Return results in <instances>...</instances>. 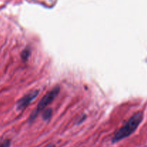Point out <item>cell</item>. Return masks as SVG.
Wrapping results in <instances>:
<instances>
[{
    "mask_svg": "<svg viewBox=\"0 0 147 147\" xmlns=\"http://www.w3.org/2000/svg\"><path fill=\"white\" fill-rule=\"evenodd\" d=\"M47 147H55V145H53V144H50V145H49V146H47Z\"/></svg>",
    "mask_w": 147,
    "mask_h": 147,
    "instance_id": "52a82bcc",
    "label": "cell"
},
{
    "mask_svg": "<svg viewBox=\"0 0 147 147\" xmlns=\"http://www.w3.org/2000/svg\"><path fill=\"white\" fill-rule=\"evenodd\" d=\"M143 119V114L141 112L136 113L128 120V121L118 131L112 139L113 143H116L123 139L129 137L137 129Z\"/></svg>",
    "mask_w": 147,
    "mask_h": 147,
    "instance_id": "6da1fadb",
    "label": "cell"
},
{
    "mask_svg": "<svg viewBox=\"0 0 147 147\" xmlns=\"http://www.w3.org/2000/svg\"><path fill=\"white\" fill-rule=\"evenodd\" d=\"M51 115H52V110L51 109H46L45 111H44L43 113V119L45 120H47V119H50L51 117Z\"/></svg>",
    "mask_w": 147,
    "mask_h": 147,
    "instance_id": "277c9868",
    "label": "cell"
},
{
    "mask_svg": "<svg viewBox=\"0 0 147 147\" xmlns=\"http://www.w3.org/2000/svg\"><path fill=\"white\" fill-rule=\"evenodd\" d=\"M10 145H11V142L9 139H7L0 144V147H10Z\"/></svg>",
    "mask_w": 147,
    "mask_h": 147,
    "instance_id": "5b68a950",
    "label": "cell"
},
{
    "mask_svg": "<svg viewBox=\"0 0 147 147\" xmlns=\"http://www.w3.org/2000/svg\"><path fill=\"white\" fill-rule=\"evenodd\" d=\"M39 94V90H33L30 93H27L24 96H23L21 99L17 101V109L18 111H21L27 107L34 99L36 98Z\"/></svg>",
    "mask_w": 147,
    "mask_h": 147,
    "instance_id": "3957f363",
    "label": "cell"
},
{
    "mask_svg": "<svg viewBox=\"0 0 147 147\" xmlns=\"http://www.w3.org/2000/svg\"><path fill=\"white\" fill-rule=\"evenodd\" d=\"M29 53H30V51H29V50H24V51L22 52V57L23 59H24V60H27V57H28L29 56Z\"/></svg>",
    "mask_w": 147,
    "mask_h": 147,
    "instance_id": "8992f818",
    "label": "cell"
},
{
    "mask_svg": "<svg viewBox=\"0 0 147 147\" xmlns=\"http://www.w3.org/2000/svg\"><path fill=\"white\" fill-rule=\"evenodd\" d=\"M59 92H60V87H59V86H55V87L53 88L51 90H50V91H49L48 93L41 99V100H40L39 104L37 105V108H36V110L32 113L30 120H34V119H35L36 116H37V114H38L41 111L45 109V108L47 107L48 105H50V103L55 99V98L57 97V95H58Z\"/></svg>",
    "mask_w": 147,
    "mask_h": 147,
    "instance_id": "7a4b0ae2",
    "label": "cell"
}]
</instances>
